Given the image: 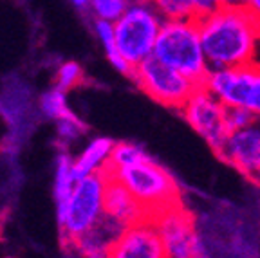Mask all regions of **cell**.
I'll return each mask as SVG.
<instances>
[{
    "mask_svg": "<svg viewBox=\"0 0 260 258\" xmlns=\"http://www.w3.org/2000/svg\"><path fill=\"white\" fill-rule=\"evenodd\" d=\"M190 210L201 258H260V195L253 202L208 199Z\"/></svg>",
    "mask_w": 260,
    "mask_h": 258,
    "instance_id": "6da1fadb",
    "label": "cell"
},
{
    "mask_svg": "<svg viewBox=\"0 0 260 258\" xmlns=\"http://www.w3.org/2000/svg\"><path fill=\"white\" fill-rule=\"evenodd\" d=\"M210 69L255 63L260 45V18L240 2L197 18Z\"/></svg>",
    "mask_w": 260,
    "mask_h": 258,
    "instance_id": "7a4b0ae2",
    "label": "cell"
},
{
    "mask_svg": "<svg viewBox=\"0 0 260 258\" xmlns=\"http://www.w3.org/2000/svg\"><path fill=\"white\" fill-rule=\"evenodd\" d=\"M152 56L174 67L197 85L204 83L210 73V63L204 54L201 38L199 20L195 16L165 20Z\"/></svg>",
    "mask_w": 260,
    "mask_h": 258,
    "instance_id": "3957f363",
    "label": "cell"
},
{
    "mask_svg": "<svg viewBox=\"0 0 260 258\" xmlns=\"http://www.w3.org/2000/svg\"><path fill=\"white\" fill-rule=\"evenodd\" d=\"M103 172L121 181L145 206L146 213L150 217H155L167 208L181 204L184 199L183 188L172 175L170 170L165 168L150 155L123 168L107 166Z\"/></svg>",
    "mask_w": 260,
    "mask_h": 258,
    "instance_id": "277c9868",
    "label": "cell"
},
{
    "mask_svg": "<svg viewBox=\"0 0 260 258\" xmlns=\"http://www.w3.org/2000/svg\"><path fill=\"white\" fill-rule=\"evenodd\" d=\"M162 24L165 16L152 0H130V6L121 18L114 22L119 53L132 67L154 54Z\"/></svg>",
    "mask_w": 260,
    "mask_h": 258,
    "instance_id": "5b68a950",
    "label": "cell"
},
{
    "mask_svg": "<svg viewBox=\"0 0 260 258\" xmlns=\"http://www.w3.org/2000/svg\"><path fill=\"white\" fill-rule=\"evenodd\" d=\"M105 186L107 175L103 172L76 182L67 210L56 220L63 246L73 247L78 238L105 217Z\"/></svg>",
    "mask_w": 260,
    "mask_h": 258,
    "instance_id": "8992f818",
    "label": "cell"
},
{
    "mask_svg": "<svg viewBox=\"0 0 260 258\" xmlns=\"http://www.w3.org/2000/svg\"><path fill=\"white\" fill-rule=\"evenodd\" d=\"M179 112L186 121V125L213 152L217 153L222 148L228 136H230V126H228L226 117L228 107L208 89L206 85H197L193 92L184 101V105L179 109Z\"/></svg>",
    "mask_w": 260,
    "mask_h": 258,
    "instance_id": "52a82bcc",
    "label": "cell"
},
{
    "mask_svg": "<svg viewBox=\"0 0 260 258\" xmlns=\"http://www.w3.org/2000/svg\"><path fill=\"white\" fill-rule=\"evenodd\" d=\"M130 78L138 85V89L143 90L148 98L177 110L184 105V101L197 87L195 81H191L170 65L162 63L155 56L146 58L145 61L136 65Z\"/></svg>",
    "mask_w": 260,
    "mask_h": 258,
    "instance_id": "ba28073f",
    "label": "cell"
},
{
    "mask_svg": "<svg viewBox=\"0 0 260 258\" xmlns=\"http://www.w3.org/2000/svg\"><path fill=\"white\" fill-rule=\"evenodd\" d=\"M204 85L226 107H242L260 119V63L210 69Z\"/></svg>",
    "mask_w": 260,
    "mask_h": 258,
    "instance_id": "9c48e42d",
    "label": "cell"
},
{
    "mask_svg": "<svg viewBox=\"0 0 260 258\" xmlns=\"http://www.w3.org/2000/svg\"><path fill=\"white\" fill-rule=\"evenodd\" d=\"M168 258H201L195 215L184 202L152 217Z\"/></svg>",
    "mask_w": 260,
    "mask_h": 258,
    "instance_id": "30bf717a",
    "label": "cell"
},
{
    "mask_svg": "<svg viewBox=\"0 0 260 258\" xmlns=\"http://www.w3.org/2000/svg\"><path fill=\"white\" fill-rule=\"evenodd\" d=\"M217 157L232 166L244 179L256 182L260 179V119L255 117L249 125L233 130L228 136Z\"/></svg>",
    "mask_w": 260,
    "mask_h": 258,
    "instance_id": "8fae6325",
    "label": "cell"
},
{
    "mask_svg": "<svg viewBox=\"0 0 260 258\" xmlns=\"http://www.w3.org/2000/svg\"><path fill=\"white\" fill-rule=\"evenodd\" d=\"M109 258H168L152 217L121 231L109 251Z\"/></svg>",
    "mask_w": 260,
    "mask_h": 258,
    "instance_id": "7c38bea8",
    "label": "cell"
},
{
    "mask_svg": "<svg viewBox=\"0 0 260 258\" xmlns=\"http://www.w3.org/2000/svg\"><path fill=\"white\" fill-rule=\"evenodd\" d=\"M105 174V172H103ZM107 175V186H105V215L119 222L123 228H128L132 224L145 220L150 215L146 213L145 206L138 201L132 191L118 181L112 175Z\"/></svg>",
    "mask_w": 260,
    "mask_h": 258,
    "instance_id": "4fadbf2b",
    "label": "cell"
},
{
    "mask_svg": "<svg viewBox=\"0 0 260 258\" xmlns=\"http://www.w3.org/2000/svg\"><path fill=\"white\" fill-rule=\"evenodd\" d=\"M125 228L110 217H103L90 231L73 244V249L81 258H109V251Z\"/></svg>",
    "mask_w": 260,
    "mask_h": 258,
    "instance_id": "5bb4252c",
    "label": "cell"
},
{
    "mask_svg": "<svg viewBox=\"0 0 260 258\" xmlns=\"http://www.w3.org/2000/svg\"><path fill=\"white\" fill-rule=\"evenodd\" d=\"M114 146H116V143L110 137H94L92 141L87 143L83 152L74 159V177L81 181V179L90 177V175L102 174L109 166Z\"/></svg>",
    "mask_w": 260,
    "mask_h": 258,
    "instance_id": "9a60e30c",
    "label": "cell"
},
{
    "mask_svg": "<svg viewBox=\"0 0 260 258\" xmlns=\"http://www.w3.org/2000/svg\"><path fill=\"white\" fill-rule=\"evenodd\" d=\"M74 159L65 150H60L56 155V166H54V202H56V220L65 213L69 199L76 188L78 179L74 177L73 170Z\"/></svg>",
    "mask_w": 260,
    "mask_h": 258,
    "instance_id": "2e32d148",
    "label": "cell"
},
{
    "mask_svg": "<svg viewBox=\"0 0 260 258\" xmlns=\"http://www.w3.org/2000/svg\"><path fill=\"white\" fill-rule=\"evenodd\" d=\"M92 29H94V33H96L98 42L102 44L103 51H105V56H107V60L110 61V65H112L119 74H123V76H130L132 71H134V67H132V65L123 58V54L119 53V47H118V44H116L114 22L94 18Z\"/></svg>",
    "mask_w": 260,
    "mask_h": 258,
    "instance_id": "e0dca14e",
    "label": "cell"
},
{
    "mask_svg": "<svg viewBox=\"0 0 260 258\" xmlns=\"http://www.w3.org/2000/svg\"><path fill=\"white\" fill-rule=\"evenodd\" d=\"M40 112L44 114L49 119H61V117H67L71 114H74L73 110L67 107V96H65V90L58 89V87H53V89L45 90L40 96Z\"/></svg>",
    "mask_w": 260,
    "mask_h": 258,
    "instance_id": "ac0fdd59",
    "label": "cell"
},
{
    "mask_svg": "<svg viewBox=\"0 0 260 258\" xmlns=\"http://www.w3.org/2000/svg\"><path fill=\"white\" fill-rule=\"evenodd\" d=\"M148 153L143 146L136 145V143L121 141L116 143L112 150V155H110L109 168H123V166H128L132 163L139 161V159L146 157Z\"/></svg>",
    "mask_w": 260,
    "mask_h": 258,
    "instance_id": "d6986e66",
    "label": "cell"
},
{
    "mask_svg": "<svg viewBox=\"0 0 260 258\" xmlns=\"http://www.w3.org/2000/svg\"><path fill=\"white\" fill-rule=\"evenodd\" d=\"M130 6V0H92L89 11L94 18L107 22H116Z\"/></svg>",
    "mask_w": 260,
    "mask_h": 258,
    "instance_id": "ffe728a7",
    "label": "cell"
},
{
    "mask_svg": "<svg viewBox=\"0 0 260 258\" xmlns=\"http://www.w3.org/2000/svg\"><path fill=\"white\" fill-rule=\"evenodd\" d=\"M81 81H83V69H81L80 63L69 60V61H63L58 67L56 76H54V87L67 92V90L76 89Z\"/></svg>",
    "mask_w": 260,
    "mask_h": 258,
    "instance_id": "44dd1931",
    "label": "cell"
},
{
    "mask_svg": "<svg viewBox=\"0 0 260 258\" xmlns=\"http://www.w3.org/2000/svg\"><path fill=\"white\" fill-rule=\"evenodd\" d=\"M159 9L165 20H177V18H190L193 16L191 0H152Z\"/></svg>",
    "mask_w": 260,
    "mask_h": 258,
    "instance_id": "7402d4cb",
    "label": "cell"
},
{
    "mask_svg": "<svg viewBox=\"0 0 260 258\" xmlns=\"http://www.w3.org/2000/svg\"><path fill=\"white\" fill-rule=\"evenodd\" d=\"M56 132L63 145H71V143H74L76 139H80V137L83 136V132H85V123L81 121L76 114H71V116L58 119Z\"/></svg>",
    "mask_w": 260,
    "mask_h": 258,
    "instance_id": "603a6c76",
    "label": "cell"
},
{
    "mask_svg": "<svg viewBox=\"0 0 260 258\" xmlns=\"http://www.w3.org/2000/svg\"><path fill=\"white\" fill-rule=\"evenodd\" d=\"M242 0H191V8H193L195 18H203L213 13L215 9L224 8V6L240 4Z\"/></svg>",
    "mask_w": 260,
    "mask_h": 258,
    "instance_id": "cb8c5ba5",
    "label": "cell"
},
{
    "mask_svg": "<svg viewBox=\"0 0 260 258\" xmlns=\"http://www.w3.org/2000/svg\"><path fill=\"white\" fill-rule=\"evenodd\" d=\"M226 117H228V126H230V132L242 128V126L249 125V123L255 119V116H253L251 112H248L246 109H242V107H228Z\"/></svg>",
    "mask_w": 260,
    "mask_h": 258,
    "instance_id": "d4e9b609",
    "label": "cell"
},
{
    "mask_svg": "<svg viewBox=\"0 0 260 258\" xmlns=\"http://www.w3.org/2000/svg\"><path fill=\"white\" fill-rule=\"evenodd\" d=\"M244 4L248 6V8L260 18V0H244Z\"/></svg>",
    "mask_w": 260,
    "mask_h": 258,
    "instance_id": "484cf974",
    "label": "cell"
},
{
    "mask_svg": "<svg viewBox=\"0 0 260 258\" xmlns=\"http://www.w3.org/2000/svg\"><path fill=\"white\" fill-rule=\"evenodd\" d=\"M69 2L74 6V8H78V9H89L90 8V2H92V0H69Z\"/></svg>",
    "mask_w": 260,
    "mask_h": 258,
    "instance_id": "4316f807",
    "label": "cell"
},
{
    "mask_svg": "<svg viewBox=\"0 0 260 258\" xmlns=\"http://www.w3.org/2000/svg\"><path fill=\"white\" fill-rule=\"evenodd\" d=\"M255 184H256V188H258V191H260V179H258V181L255 182Z\"/></svg>",
    "mask_w": 260,
    "mask_h": 258,
    "instance_id": "83f0119b",
    "label": "cell"
},
{
    "mask_svg": "<svg viewBox=\"0 0 260 258\" xmlns=\"http://www.w3.org/2000/svg\"><path fill=\"white\" fill-rule=\"evenodd\" d=\"M2 258H15V256H2Z\"/></svg>",
    "mask_w": 260,
    "mask_h": 258,
    "instance_id": "f1b7e54d",
    "label": "cell"
},
{
    "mask_svg": "<svg viewBox=\"0 0 260 258\" xmlns=\"http://www.w3.org/2000/svg\"><path fill=\"white\" fill-rule=\"evenodd\" d=\"M242 2H244V0H242Z\"/></svg>",
    "mask_w": 260,
    "mask_h": 258,
    "instance_id": "f546056e",
    "label": "cell"
}]
</instances>
